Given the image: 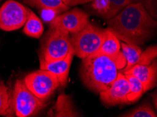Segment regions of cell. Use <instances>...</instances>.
<instances>
[{
  "label": "cell",
  "instance_id": "52a82bcc",
  "mask_svg": "<svg viewBox=\"0 0 157 117\" xmlns=\"http://www.w3.org/2000/svg\"><path fill=\"white\" fill-rule=\"evenodd\" d=\"M30 9L14 0H8L0 9V28L4 31L16 30L23 27L29 16Z\"/></svg>",
  "mask_w": 157,
  "mask_h": 117
},
{
  "label": "cell",
  "instance_id": "9a60e30c",
  "mask_svg": "<svg viewBox=\"0 0 157 117\" xmlns=\"http://www.w3.org/2000/svg\"><path fill=\"white\" fill-rule=\"evenodd\" d=\"M121 49L126 60L125 67L121 70V72H124L137 64L142 50L137 45L128 44L125 42L121 43Z\"/></svg>",
  "mask_w": 157,
  "mask_h": 117
},
{
  "label": "cell",
  "instance_id": "3957f363",
  "mask_svg": "<svg viewBox=\"0 0 157 117\" xmlns=\"http://www.w3.org/2000/svg\"><path fill=\"white\" fill-rule=\"evenodd\" d=\"M106 29L89 23L80 32L71 35V42L75 55L83 59L97 53L106 39Z\"/></svg>",
  "mask_w": 157,
  "mask_h": 117
},
{
  "label": "cell",
  "instance_id": "7402d4cb",
  "mask_svg": "<svg viewBox=\"0 0 157 117\" xmlns=\"http://www.w3.org/2000/svg\"><path fill=\"white\" fill-rule=\"evenodd\" d=\"M111 4V11L109 13V19L116 16L118 12L128 4L134 2V0H109Z\"/></svg>",
  "mask_w": 157,
  "mask_h": 117
},
{
  "label": "cell",
  "instance_id": "44dd1931",
  "mask_svg": "<svg viewBox=\"0 0 157 117\" xmlns=\"http://www.w3.org/2000/svg\"><path fill=\"white\" fill-rule=\"evenodd\" d=\"M157 56L156 46H149L144 51H142L137 64H151Z\"/></svg>",
  "mask_w": 157,
  "mask_h": 117
},
{
  "label": "cell",
  "instance_id": "30bf717a",
  "mask_svg": "<svg viewBox=\"0 0 157 117\" xmlns=\"http://www.w3.org/2000/svg\"><path fill=\"white\" fill-rule=\"evenodd\" d=\"M75 56L74 50L69 52L65 58L53 62H45L40 60V68L41 70H47L54 74L58 79L60 86L66 87L68 83V75L72 63L73 56Z\"/></svg>",
  "mask_w": 157,
  "mask_h": 117
},
{
  "label": "cell",
  "instance_id": "7c38bea8",
  "mask_svg": "<svg viewBox=\"0 0 157 117\" xmlns=\"http://www.w3.org/2000/svg\"><path fill=\"white\" fill-rule=\"evenodd\" d=\"M51 116L56 117H75L81 116V114L75 108L74 104L69 95L61 93L59 95L58 98L52 109Z\"/></svg>",
  "mask_w": 157,
  "mask_h": 117
},
{
  "label": "cell",
  "instance_id": "5bb4252c",
  "mask_svg": "<svg viewBox=\"0 0 157 117\" xmlns=\"http://www.w3.org/2000/svg\"><path fill=\"white\" fill-rule=\"evenodd\" d=\"M106 30L107 32L106 39H104L98 51L95 53L103 54L109 56H116L121 51L120 39L109 28H106Z\"/></svg>",
  "mask_w": 157,
  "mask_h": 117
},
{
  "label": "cell",
  "instance_id": "d6986e66",
  "mask_svg": "<svg viewBox=\"0 0 157 117\" xmlns=\"http://www.w3.org/2000/svg\"><path fill=\"white\" fill-rule=\"evenodd\" d=\"M121 116L125 117H156V114L150 106V104H143L132 111L123 114Z\"/></svg>",
  "mask_w": 157,
  "mask_h": 117
},
{
  "label": "cell",
  "instance_id": "ffe728a7",
  "mask_svg": "<svg viewBox=\"0 0 157 117\" xmlns=\"http://www.w3.org/2000/svg\"><path fill=\"white\" fill-rule=\"evenodd\" d=\"M92 7L99 15L104 18L109 19V13L111 11V4L109 0H92Z\"/></svg>",
  "mask_w": 157,
  "mask_h": 117
},
{
  "label": "cell",
  "instance_id": "8992f818",
  "mask_svg": "<svg viewBox=\"0 0 157 117\" xmlns=\"http://www.w3.org/2000/svg\"><path fill=\"white\" fill-rule=\"evenodd\" d=\"M23 82L33 94L42 100L48 99L60 86L54 74L41 69L28 74Z\"/></svg>",
  "mask_w": 157,
  "mask_h": 117
},
{
  "label": "cell",
  "instance_id": "8fae6325",
  "mask_svg": "<svg viewBox=\"0 0 157 117\" xmlns=\"http://www.w3.org/2000/svg\"><path fill=\"white\" fill-rule=\"evenodd\" d=\"M124 75H130L138 79L144 88V93L151 90L156 85V64H135L129 70L123 72Z\"/></svg>",
  "mask_w": 157,
  "mask_h": 117
},
{
  "label": "cell",
  "instance_id": "ac0fdd59",
  "mask_svg": "<svg viewBox=\"0 0 157 117\" xmlns=\"http://www.w3.org/2000/svg\"><path fill=\"white\" fill-rule=\"evenodd\" d=\"M130 85V92L128 95V104L138 100L144 93V88L138 79L130 75H125Z\"/></svg>",
  "mask_w": 157,
  "mask_h": 117
},
{
  "label": "cell",
  "instance_id": "e0dca14e",
  "mask_svg": "<svg viewBox=\"0 0 157 117\" xmlns=\"http://www.w3.org/2000/svg\"><path fill=\"white\" fill-rule=\"evenodd\" d=\"M13 111L9 88L3 81H0V116H11Z\"/></svg>",
  "mask_w": 157,
  "mask_h": 117
},
{
  "label": "cell",
  "instance_id": "2e32d148",
  "mask_svg": "<svg viewBox=\"0 0 157 117\" xmlns=\"http://www.w3.org/2000/svg\"><path fill=\"white\" fill-rule=\"evenodd\" d=\"M44 32L43 24L34 12L30 10L29 16L24 24L23 32L33 38H40Z\"/></svg>",
  "mask_w": 157,
  "mask_h": 117
},
{
  "label": "cell",
  "instance_id": "ba28073f",
  "mask_svg": "<svg viewBox=\"0 0 157 117\" xmlns=\"http://www.w3.org/2000/svg\"><path fill=\"white\" fill-rule=\"evenodd\" d=\"M89 23L88 14L81 9L75 8L56 16L49 23V27L61 28L72 35L80 32Z\"/></svg>",
  "mask_w": 157,
  "mask_h": 117
},
{
  "label": "cell",
  "instance_id": "6da1fadb",
  "mask_svg": "<svg viewBox=\"0 0 157 117\" xmlns=\"http://www.w3.org/2000/svg\"><path fill=\"white\" fill-rule=\"evenodd\" d=\"M109 29L128 44L142 45L153 38L156 22L141 2H132L107 21Z\"/></svg>",
  "mask_w": 157,
  "mask_h": 117
},
{
  "label": "cell",
  "instance_id": "4fadbf2b",
  "mask_svg": "<svg viewBox=\"0 0 157 117\" xmlns=\"http://www.w3.org/2000/svg\"><path fill=\"white\" fill-rule=\"evenodd\" d=\"M23 1L28 5L34 8L50 11L57 15L69 9V7L65 5L62 0H23Z\"/></svg>",
  "mask_w": 157,
  "mask_h": 117
},
{
  "label": "cell",
  "instance_id": "603a6c76",
  "mask_svg": "<svg viewBox=\"0 0 157 117\" xmlns=\"http://www.w3.org/2000/svg\"><path fill=\"white\" fill-rule=\"evenodd\" d=\"M92 1V0H62L63 4L68 7L88 3V2H91Z\"/></svg>",
  "mask_w": 157,
  "mask_h": 117
},
{
  "label": "cell",
  "instance_id": "277c9868",
  "mask_svg": "<svg viewBox=\"0 0 157 117\" xmlns=\"http://www.w3.org/2000/svg\"><path fill=\"white\" fill-rule=\"evenodd\" d=\"M73 51L69 32L61 28H50L41 46L40 60L49 63L63 59Z\"/></svg>",
  "mask_w": 157,
  "mask_h": 117
},
{
  "label": "cell",
  "instance_id": "5b68a950",
  "mask_svg": "<svg viewBox=\"0 0 157 117\" xmlns=\"http://www.w3.org/2000/svg\"><path fill=\"white\" fill-rule=\"evenodd\" d=\"M11 104L18 117L34 116L47 105L45 100L38 98L21 79L16 81L14 85Z\"/></svg>",
  "mask_w": 157,
  "mask_h": 117
},
{
  "label": "cell",
  "instance_id": "7a4b0ae2",
  "mask_svg": "<svg viewBox=\"0 0 157 117\" xmlns=\"http://www.w3.org/2000/svg\"><path fill=\"white\" fill-rule=\"evenodd\" d=\"M82 60L80 79L87 88L97 93L108 89L126 64L122 51L113 56L94 53Z\"/></svg>",
  "mask_w": 157,
  "mask_h": 117
},
{
  "label": "cell",
  "instance_id": "9c48e42d",
  "mask_svg": "<svg viewBox=\"0 0 157 117\" xmlns=\"http://www.w3.org/2000/svg\"><path fill=\"white\" fill-rule=\"evenodd\" d=\"M129 92L130 85L127 78L124 74L120 71L111 86L104 91L99 93V96L104 105L115 106L128 104V95Z\"/></svg>",
  "mask_w": 157,
  "mask_h": 117
}]
</instances>
